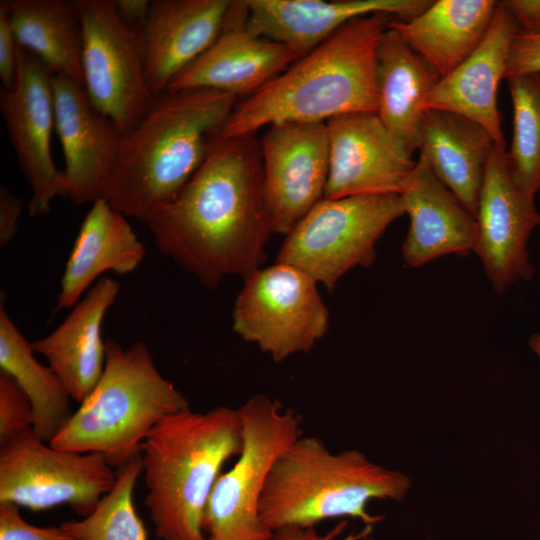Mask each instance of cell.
Masks as SVG:
<instances>
[{"label": "cell", "instance_id": "obj_1", "mask_svg": "<svg viewBox=\"0 0 540 540\" xmlns=\"http://www.w3.org/2000/svg\"><path fill=\"white\" fill-rule=\"evenodd\" d=\"M144 223L160 253L208 288L259 269L274 233L260 140L217 136L189 182Z\"/></svg>", "mask_w": 540, "mask_h": 540}, {"label": "cell", "instance_id": "obj_2", "mask_svg": "<svg viewBox=\"0 0 540 540\" xmlns=\"http://www.w3.org/2000/svg\"><path fill=\"white\" fill-rule=\"evenodd\" d=\"M238 98L212 89L165 91L120 144L103 198L143 222L206 160Z\"/></svg>", "mask_w": 540, "mask_h": 540}, {"label": "cell", "instance_id": "obj_3", "mask_svg": "<svg viewBox=\"0 0 540 540\" xmlns=\"http://www.w3.org/2000/svg\"><path fill=\"white\" fill-rule=\"evenodd\" d=\"M354 19L245 100L238 101L219 137L254 135L280 121L326 122L378 108L376 52L391 18Z\"/></svg>", "mask_w": 540, "mask_h": 540}, {"label": "cell", "instance_id": "obj_4", "mask_svg": "<svg viewBox=\"0 0 540 540\" xmlns=\"http://www.w3.org/2000/svg\"><path fill=\"white\" fill-rule=\"evenodd\" d=\"M243 447L238 408L187 409L162 419L141 445L155 534L161 540H205L203 516L211 491Z\"/></svg>", "mask_w": 540, "mask_h": 540}, {"label": "cell", "instance_id": "obj_5", "mask_svg": "<svg viewBox=\"0 0 540 540\" xmlns=\"http://www.w3.org/2000/svg\"><path fill=\"white\" fill-rule=\"evenodd\" d=\"M411 488L403 472L385 468L356 449L331 452L313 436L296 439L274 462L260 501V516L272 532L309 528L336 518L371 526L383 520L368 504L400 501Z\"/></svg>", "mask_w": 540, "mask_h": 540}, {"label": "cell", "instance_id": "obj_6", "mask_svg": "<svg viewBox=\"0 0 540 540\" xmlns=\"http://www.w3.org/2000/svg\"><path fill=\"white\" fill-rule=\"evenodd\" d=\"M103 373L61 431L59 450L96 452L119 468L141 454L150 431L165 417L190 409L187 398L158 371L143 342L123 348L105 341Z\"/></svg>", "mask_w": 540, "mask_h": 540}, {"label": "cell", "instance_id": "obj_7", "mask_svg": "<svg viewBox=\"0 0 540 540\" xmlns=\"http://www.w3.org/2000/svg\"><path fill=\"white\" fill-rule=\"evenodd\" d=\"M243 447L218 477L203 516L205 540H268L260 501L276 459L300 437L299 418L278 400L257 394L239 408Z\"/></svg>", "mask_w": 540, "mask_h": 540}, {"label": "cell", "instance_id": "obj_8", "mask_svg": "<svg viewBox=\"0 0 540 540\" xmlns=\"http://www.w3.org/2000/svg\"><path fill=\"white\" fill-rule=\"evenodd\" d=\"M404 214L399 194L324 198L286 235L277 262L332 291L348 271L375 261L377 241Z\"/></svg>", "mask_w": 540, "mask_h": 540}, {"label": "cell", "instance_id": "obj_9", "mask_svg": "<svg viewBox=\"0 0 540 540\" xmlns=\"http://www.w3.org/2000/svg\"><path fill=\"white\" fill-rule=\"evenodd\" d=\"M32 430L0 448V502L38 512L69 505L89 515L114 486L116 471L101 453L59 450Z\"/></svg>", "mask_w": 540, "mask_h": 540}, {"label": "cell", "instance_id": "obj_10", "mask_svg": "<svg viewBox=\"0 0 540 540\" xmlns=\"http://www.w3.org/2000/svg\"><path fill=\"white\" fill-rule=\"evenodd\" d=\"M317 282L302 270L277 262L244 279L233 312V330L275 362L308 353L328 329V310Z\"/></svg>", "mask_w": 540, "mask_h": 540}, {"label": "cell", "instance_id": "obj_11", "mask_svg": "<svg viewBox=\"0 0 540 540\" xmlns=\"http://www.w3.org/2000/svg\"><path fill=\"white\" fill-rule=\"evenodd\" d=\"M76 5L83 87L96 109L127 135L155 98L145 79L140 33L125 24L112 0H76Z\"/></svg>", "mask_w": 540, "mask_h": 540}, {"label": "cell", "instance_id": "obj_12", "mask_svg": "<svg viewBox=\"0 0 540 540\" xmlns=\"http://www.w3.org/2000/svg\"><path fill=\"white\" fill-rule=\"evenodd\" d=\"M260 140L264 194L274 232L287 235L322 199L329 174L326 122L280 121Z\"/></svg>", "mask_w": 540, "mask_h": 540}, {"label": "cell", "instance_id": "obj_13", "mask_svg": "<svg viewBox=\"0 0 540 540\" xmlns=\"http://www.w3.org/2000/svg\"><path fill=\"white\" fill-rule=\"evenodd\" d=\"M52 77L35 55L20 47L16 84L0 91V111L7 133L31 188V217L47 214L52 200L60 194L61 171L51 153L55 129Z\"/></svg>", "mask_w": 540, "mask_h": 540}, {"label": "cell", "instance_id": "obj_14", "mask_svg": "<svg viewBox=\"0 0 540 540\" xmlns=\"http://www.w3.org/2000/svg\"><path fill=\"white\" fill-rule=\"evenodd\" d=\"M473 252L480 258L494 291L501 294L534 271L527 243L540 226L534 200L523 194L509 173L506 149L496 145L487 165L477 212Z\"/></svg>", "mask_w": 540, "mask_h": 540}, {"label": "cell", "instance_id": "obj_15", "mask_svg": "<svg viewBox=\"0 0 540 540\" xmlns=\"http://www.w3.org/2000/svg\"><path fill=\"white\" fill-rule=\"evenodd\" d=\"M326 126L329 174L325 198L403 193L416 161L376 113L339 115L326 121Z\"/></svg>", "mask_w": 540, "mask_h": 540}, {"label": "cell", "instance_id": "obj_16", "mask_svg": "<svg viewBox=\"0 0 540 540\" xmlns=\"http://www.w3.org/2000/svg\"><path fill=\"white\" fill-rule=\"evenodd\" d=\"M52 87L55 131L65 161L60 195L75 205L92 204L103 198L124 135L96 109L82 85L53 74Z\"/></svg>", "mask_w": 540, "mask_h": 540}, {"label": "cell", "instance_id": "obj_17", "mask_svg": "<svg viewBox=\"0 0 540 540\" xmlns=\"http://www.w3.org/2000/svg\"><path fill=\"white\" fill-rule=\"evenodd\" d=\"M299 58L289 46L254 34L245 1H232L217 39L166 91L212 89L249 96Z\"/></svg>", "mask_w": 540, "mask_h": 540}, {"label": "cell", "instance_id": "obj_18", "mask_svg": "<svg viewBox=\"0 0 540 540\" xmlns=\"http://www.w3.org/2000/svg\"><path fill=\"white\" fill-rule=\"evenodd\" d=\"M232 1L154 0L140 32L145 79L151 93L171 82L219 36Z\"/></svg>", "mask_w": 540, "mask_h": 540}, {"label": "cell", "instance_id": "obj_19", "mask_svg": "<svg viewBox=\"0 0 540 540\" xmlns=\"http://www.w3.org/2000/svg\"><path fill=\"white\" fill-rule=\"evenodd\" d=\"M518 33L512 16L497 2L484 39L461 64L439 79L426 99V110L463 116L484 128L496 145L505 147L497 93L506 78L510 48Z\"/></svg>", "mask_w": 540, "mask_h": 540}, {"label": "cell", "instance_id": "obj_20", "mask_svg": "<svg viewBox=\"0 0 540 540\" xmlns=\"http://www.w3.org/2000/svg\"><path fill=\"white\" fill-rule=\"evenodd\" d=\"M430 0H245L247 25L262 38L289 46L300 57L319 46L348 22L386 13L408 19Z\"/></svg>", "mask_w": 540, "mask_h": 540}, {"label": "cell", "instance_id": "obj_21", "mask_svg": "<svg viewBox=\"0 0 540 540\" xmlns=\"http://www.w3.org/2000/svg\"><path fill=\"white\" fill-rule=\"evenodd\" d=\"M410 227L402 246L405 263L423 266L439 257L467 255L477 238L475 217L419 157L401 194Z\"/></svg>", "mask_w": 540, "mask_h": 540}, {"label": "cell", "instance_id": "obj_22", "mask_svg": "<svg viewBox=\"0 0 540 540\" xmlns=\"http://www.w3.org/2000/svg\"><path fill=\"white\" fill-rule=\"evenodd\" d=\"M119 290L117 281L99 279L55 330L32 342L34 352L46 358L71 399L79 404L103 373L106 347L102 323Z\"/></svg>", "mask_w": 540, "mask_h": 540}, {"label": "cell", "instance_id": "obj_23", "mask_svg": "<svg viewBox=\"0 0 540 540\" xmlns=\"http://www.w3.org/2000/svg\"><path fill=\"white\" fill-rule=\"evenodd\" d=\"M145 248L126 220L104 198L92 203L76 236L60 280L57 308H72L106 271L133 272Z\"/></svg>", "mask_w": 540, "mask_h": 540}, {"label": "cell", "instance_id": "obj_24", "mask_svg": "<svg viewBox=\"0 0 540 540\" xmlns=\"http://www.w3.org/2000/svg\"><path fill=\"white\" fill-rule=\"evenodd\" d=\"M496 146L477 123L454 113H425L417 150L439 181L476 217L485 172Z\"/></svg>", "mask_w": 540, "mask_h": 540}, {"label": "cell", "instance_id": "obj_25", "mask_svg": "<svg viewBox=\"0 0 540 540\" xmlns=\"http://www.w3.org/2000/svg\"><path fill=\"white\" fill-rule=\"evenodd\" d=\"M439 79L431 66L388 27L376 52V114L411 155L418 147L426 99Z\"/></svg>", "mask_w": 540, "mask_h": 540}, {"label": "cell", "instance_id": "obj_26", "mask_svg": "<svg viewBox=\"0 0 540 540\" xmlns=\"http://www.w3.org/2000/svg\"><path fill=\"white\" fill-rule=\"evenodd\" d=\"M496 7L494 0H437L415 17H392L388 27L442 78L480 45Z\"/></svg>", "mask_w": 540, "mask_h": 540}, {"label": "cell", "instance_id": "obj_27", "mask_svg": "<svg viewBox=\"0 0 540 540\" xmlns=\"http://www.w3.org/2000/svg\"><path fill=\"white\" fill-rule=\"evenodd\" d=\"M18 45L54 75L83 86L82 26L76 1L3 0Z\"/></svg>", "mask_w": 540, "mask_h": 540}, {"label": "cell", "instance_id": "obj_28", "mask_svg": "<svg viewBox=\"0 0 540 540\" xmlns=\"http://www.w3.org/2000/svg\"><path fill=\"white\" fill-rule=\"evenodd\" d=\"M28 342L0 305V370L11 375L33 407V432L44 442L61 431L72 414L71 397L49 366L34 357Z\"/></svg>", "mask_w": 540, "mask_h": 540}, {"label": "cell", "instance_id": "obj_29", "mask_svg": "<svg viewBox=\"0 0 540 540\" xmlns=\"http://www.w3.org/2000/svg\"><path fill=\"white\" fill-rule=\"evenodd\" d=\"M513 130L506 159L518 189L531 199L540 191V74L507 78Z\"/></svg>", "mask_w": 540, "mask_h": 540}, {"label": "cell", "instance_id": "obj_30", "mask_svg": "<svg viewBox=\"0 0 540 540\" xmlns=\"http://www.w3.org/2000/svg\"><path fill=\"white\" fill-rule=\"evenodd\" d=\"M142 473V455L139 454L116 469L113 488L89 515L62 522L61 527L74 540H148L133 501L134 489Z\"/></svg>", "mask_w": 540, "mask_h": 540}, {"label": "cell", "instance_id": "obj_31", "mask_svg": "<svg viewBox=\"0 0 540 540\" xmlns=\"http://www.w3.org/2000/svg\"><path fill=\"white\" fill-rule=\"evenodd\" d=\"M33 407L14 378L0 370V446L32 428Z\"/></svg>", "mask_w": 540, "mask_h": 540}, {"label": "cell", "instance_id": "obj_32", "mask_svg": "<svg viewBox=\"0 0 540 540\" xmlns=\"http://www.w3.org/2000/svg\"><path fill=\"white\" fill-rule=\"evenodd\" d=\"M0 540H74L62 527H38L25 521L19 506L0 502Z\"/></svg>", "mask_w": 540, "mask_h": 540}, {"label": "cell", "instance_id": "obj_33", "mask_svg": "<svg viewBox=\"0 0 540 540\" xmlns=\"http://www.w3.org/2000/svg\"><path fill=\"white\" fill-rule=\"evenodd\" d=\"M20 63V47L10 27L3 0L0 2V79L3 89L16 84Z\"/></svg>", "mask_w": 540, "mask_h": 540}, {"label": "cell", "instance_id": "obj_34", "mask_svg": "<svg viewBox=\"0 0 540 540\" xmlns=\"http://www.w3.org/2000/svg\"><path fill=\"white\" fill-rule=\"evenodd\" d=\"M525 74H540V35L518 33L511 45L506 79Z\"/></svg>", "mask_w": 540, "mask_h": 540}, {"label": "cell", "instance_id": "obj_35", "mask_svg": "<svg viewBox=\"0 0 540 540\" xmlns=\"http://www.w3.org/2000/svg\"><path fill=\"white\" fill-rule=\"evenodd\" d=\"M499 4L512 16L520 34L540 35V0H505Z\"/></svg>", "mask_w": 540, "mask_h": 540}, {"label": "cell", "instance_id": "obj_36", "mask_svg": "<svg viewBox=\"0 0 540 540\" xmlns=\"http://www.w3.org/2000/svg\"><path fill=\"white\" fill-rule=\"evenodd\" d=\"M22 201L5 186L0 188V245L5 246L18 232Z\"/></svg>", "mask_w": 540, "mask_h": 540}, {"label": "cell", "instance_id": "obj_37", "mask_svg": "<svg viewBox=\"0 0 540 540\" xmlns=\"http://www.w3.org/2000/svg\"><path fill=\"white\" fill-rule=\"evenodd\" d=\"M346 524V521H340L325 533H320L316 527H287L274 531L268 540H335L344 531Z\"/></svg>", "mask_w": 540, "mask_h": 540}, {"label": "cell", "instance_id": "obj_38", "mask_svg": "<svg viewBox=\"0 0 540 540\" xmlns=\"http://www.w3.org/2000/svg\"><path fill=\"white\" fill-rule=\"evenodd\" d=\"M116 9L127 26L141 32L151 6L149 0H116Z\"/></svg>", "mask_w": 540, "mask_h": 540}, {"label": "cell", "instance_id": "obj_39", "mask_svg": "<svg viewBox=\"0 0 540 540\" xmlns=\"http://www.w3.org/2000/svg\"><path fill=\"white\" fill-rule=\"evenodd\" d=\"M371 531H372L371 526H365V528L361 530L360 532L355 533V534H350L342 540H375L369 537V534L371 533Z\"/></svg>", "mask_w": 540, "mask_h": 540}, {"label": "cell", "instance_id": "obj_40", "mask_svg": "<svg viewBox=\"0 0 540 540\" xmlns=\"http://www.w3.org/2000/svg\"><path fill=\"white\" fill-rule=\"evenodd\" d=\"M529 343H530V346H531L532 350L535 352V354L540 359V333L533 335L531 337Z\"/></svg>", "mask_w": 540, "mask_h": 540}, {"label": "cell", "instance_id": "obj_41", "mask_svg": "<svg viewBox=\"0 0 540 540\" xmlns=\"http://www.w3.org/2000/svg\"><path fill=\"white\" fill-rule=\"evenodd\" d=\"M427 540H432V539H427Z\"/></svg>", "mask_w": 540, "mask_h": 540}]
</instances>
